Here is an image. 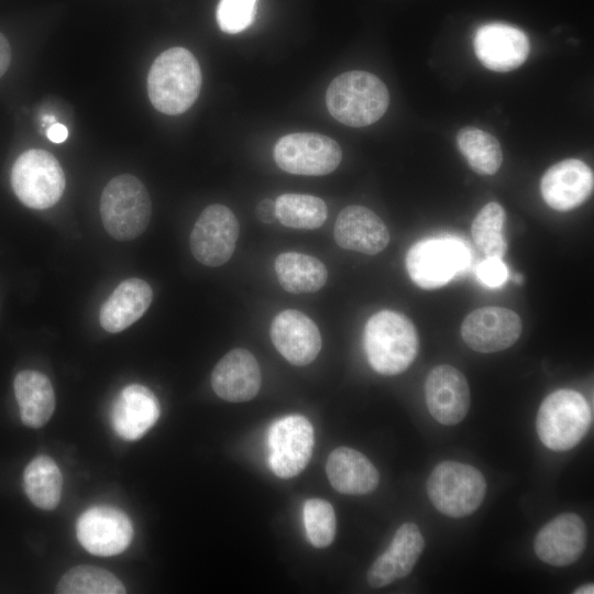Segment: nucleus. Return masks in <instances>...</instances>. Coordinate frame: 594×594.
<instances>
[{"label": "nucleus", "instance_id": "f8f14e48", "mask_svg": "<svg viewBox=\"0 0 594 594\" xmlns=\"http://www.w3.org/2000/svg\"><path fill=\"white\" fill-rule=\"evenodd\" d=\"M79 543L95 556L109 557L123 552L133 537L129 517L118 508L99 505L84 512L76 522Z\"/></svg>", "mask_w": 594, "mask_h": 594}, {"label": "nucleus", "instance_id": "c756f323", "mask_svg": "<svg viewBox=\"0 0 594 594\" xmlns=\"http://www.w3.org/2000/svg\"><path fill=\"white\" fill-rule=\"evenodd\" d=\"M506 213L495 201L485 205L475 216L471 233L476 248L485 257L503 258L507 242L503 233Z\"/></svg>", "mask_w": 594, "mask_h": 594}, {"label": "nucleus", "instance_id": "6ab92c4d", "mask_svg": "<svg viewBox=\"0 0 594 594\" xmlns=\"http://www.w3.org/2000/svg\"><path fill=\"white\" fill-rule=\"evenodd\" d=\"M333 235L345 250L374 255L389 242V232L383 220L363 206H348L337 217Z\"/></svg>", "mask_w": 594, "mask_h": 594}, {"label": "nucleus", "instance_id": "20e7f679", "mask_svg": "<svg viewBox=\"0 0 594 594\" xmlns=\"http://www.w3.org/2000/svg\"><path fill=\"white\" fill-rule=\"evenodd\" d=\"M152 202L143 183L133 175L113 177L100 198L101 221L106 231L118 241L141 235L148 226Z\"/></svg>", "mask_w": 594, "mask_h": 594}, {"label": "nucleus", "instance_id": "a878e982", "mask_svg": "<svg viewBox=\"0 0 594 594\" xmlns=\"http://www.w3.org/2000/svg\"><path fill=\"white\" fill-rule=\"evenodd\" d=\"M275 272L280 286L292 294L315 293L328 278L326 265L308 254L285 252L275 260Z\"/></svg>", "mask_w": 594, "mask_h": 594}, {"label": "nucleus", "instance_id": "1a4fd4ad", "mask_svg": "<svg viewBox=\"0 0 594 594\" xmlns=\"http://www.w3.org/2000/svg\"><path fill=\"white\" fill-rule=\"evenodd\" d=\"M274 160L287 173L322 176L339 166L342 151L338 142L327 135L298 132L286 134L276 142Z\"/></svg>", "mask_w": 594, "mask_h": 594}, {"label": "nucleus", "instance_id": "f704fd0d", "mask_svg": "<svg viewBox=\"0 0 594 594\" xmlns=\"http://www.w3.org/2000/svg\"><path fill=\"white\" fill-rule=\"evenodd\" d=\"M255 213L257 218L265 223H273L276 218L275 201L264 199L256 206Z\"/></svg>", "mask_w": 594, "mask_h": 594}, {"label": "nucleus", "instance_id": "473e14b6", "mask_svg": "<svg viewBox=\"0 0 594 594\" xmlns=\"http://www.w3.org/2000/svg\"><path fill=\"white\" fill-rule=\"evenodd\" d=\"M256 0H220L217 21L220 29L230 34L245 30L253 21Z\"/></svg>", "mask_w": 594, "mask_h": 594}, {"label": "nucleus", "instance_id": "ddd939ff", "mask_svg": "<svg viewBox=\"0 0 594 594\" xmlns=\"http://www.w3.org/2000/svg\"><path fill=\"white\" fill-rule=\"evenodd\" d=\"M522 323L515 311L497 306L470 312L461 324V337L472 350L493 353L512 346L520 337Z\"/></svg>", "mask_w": 594, "mask_h": 594}, {"label": "nucleus", "instance_id": "a211bd4d", "mask_svg": "<svg viewBox=\"0 0 594 594\" xmlns=\"http://www.w3.org/2000/svg\"><path fill=\"white\" fill-rule=\"evenodd\" d=\"M587 541V530L583 519L573 513H564L537 534L534 548L537 557L554 566H565L575 562L583 553Z\"/></svg>", "mask_w": 594, "mask_h": 594}, {"label": "nucleus", "instance_id": "412c9836", "mask_svg": "<svg viewBox=\"0 0 594 594\" xmlns=\"http://www.w3.org/2000/svg\"><path fill=\"white\" fill-rule=\"evenodd\" d=\"M154 393L141 384L125 386L114 399L110 418L116 433L129 441L142 438L160 417Z\"/></svg>", "mask_w": 594, "mask_h": 594}, {"label": "nucleus", "instance_id": "dca6fc26", "mask_svg": "<svg viewBox=\"0 0 594 594\" xmlns=\"http://www.w3.org/2000/svg\"><path fill=\"white\" fill-rule=\"evenodd\" d=\"M594 175L581 160L568 158L550 166L541 177L540 193L544 202L557 211H570L592 195Z\"/></svg>", "mask_w": 594, "mask_h": 594}, {"label": "nucleus", "instance_id": "9b49d317", "mask_svg": "<svg viewBox=\"0 0 594 594\" xmlns=\"http://www.w3.org/2000/svg\"><path fill=\"white\" fill-rule=\"evenodd\" d=\"M270 465L280 479L298 475L308 464L314 449V428L299 415L275 421L268 435Z\"/></svg>", "mask_w": 594, "mask_h": 594}, {"label": "nucleus", "instance_id": "cd10ccee", "mask_svg": "<svg viewBox=\"0 0 594 594\" xmlns=\"http://www.w3.org/2000/svg\"><path fill=\"white\" fill-rule=\"evenodd\" d=\"M458 148L471 168L480 175H494L503 162L499 142L486 131L466 127L457 135Z\"/></svg>", "mask_w": 594, "mask_h": 594}, {"label": "nucleus", "instance_id": "f03ea898", "mask_svg": "<svg viewBox=\"0 0 594 594\" xmlns=\"http://www.w3.org/2000/svg\"><path fill=\"white\" fill-rule=\"evenodd\" d=\"M364 350L375 372L397 375L406 371L417 356V329L407 316L394 310H381L365 324Z\"/></svg>", "mask_w": 594, "mask_h": 594}, {"label": "nucleus", "instance_id": "393cba45", "mask_svg": "<svg viewBox=\"0 0 594 594\" xmlns=\"http://www.w3.org/2000/svg\"><path fill=\"white\" fill-rule=\"evenodd\" d=\"M22 422L31 428L43 427L55 409V393L48 377L34 370L19 372L13 381Z\"/></svg>", "mask_w": 594, "mask_h": 594}, {"label": "nucleus", "instance_id": "c85d7f7f", "mask_svg": "<svg viewBox=\"0 0 594 594\" xmlns=\"http://www.w3.org/2000/svg\"><path fill=\"white\" fill-rule=\"evenodd\" d=\"M275 209L277 220L293 229H318L328 216L327 205L321 198L305 194L278 196Z\"/></svg>", "mask_w": 594, "mask_h": 594}, {"label": "nucleus", "instance_id": "b1692460", "mask_svg": "<svg viewBox=\"0 0 594 594\" xmlns=\"http://www.w3.org/2000/svg\"><path fill=\"white\" fill-rule=\"evenodd\" d=\"M326 473L331 486L348 495L369 494L380 482L374 464L364 454L348 447H339L329 454Z\"/></svg>", "mask_w": 594, "mask_h": 594}, {"label": "nucleus", "instance_id": "f257e3e1", "mask_svg": "<svg viewBox=\"0 0 594 594\" xmlns=\"http://www.w3.org/2000/svg\"><path fill=\"white\" fill-rule=\"evenodd\" d=\"M201 70L191 52L172 47L153 62L147 76L148 98L156 110L168 116L187 111L198 98Z\"/></svg>", "mask_w": 594, "mask_h": 594}, {"label": "nucleus", "instance_id": "58836bf2", "mask_svg": "<svg viewBox=\"0 0 594 594\" xmlns=\"http://www.w3.org/2000/svg\"><path fill=\"white\" fill-rule=\"evenodd\" d=\"M513 280H514L516 284L521 285V284L524 283V277H522L520 274H515Z\"/></svg>", "mask_w": 594, "mask_h": 594}, {"label": "nucleus", "instance_id": "bb28decb", "mask_svg": "<svg viewBox=\"0 0 594 594\" xmlns=\"http://www.w3.org/2000/svg\"><path fill=\"white\" fill-rule=\"evenodd\" d=\"M63 477L55 461L38 455L25 468L23 487L29 499L44 510L54 509L61 499Z\"/></svg>", "mask_w": 594, "mask_h": 594}, {"label": "nucleus", "instance_id": "39448f33", "mask_svg": "<svg viewBox=\"0 0 594 594\" xmlns=\"http://www.w3.org/2000/svg\"><path fill=\"white\" fill-rule=\"evenodd\" d=\"M592 424V410L582 394L562 388L549 394L541 403L536 429L541 442L550 450L566 451L585 437Z\"/></svg>", "mask_w": 594, "mask_h": 594}, {"label": "nucleus", "instance_id": "4468645a", "mask_svg": "<svg viewBox=\"0 0 594 594\" xmlns=\"http://www.w3.org/2000/svg\"><path fill=\"white\" fill-rule=\"evenodd\" d=\"M425 397L431 416L446 426L462 421L470 408L468 381L460 370L448 364L430 371L425 383Z\"/></svg>", "mask_w": 594, "mask_h": 594}, {"label": "nucleus", "instance_id": "9d476101", "mask_svg": "<svg viewBox=\"0 0 594 594\" xmlns=\"http://www.w3.org/2000/svg\"><path fill=\"white\" fill-rule=\"evenodd\" d=\"M239 232V221L231 209L219 204L210 205L194 224L189 238L190 251L199 263L220 266L231 258Z\"/></svg>", "mask_w": 594, "mask_h": 594}, {"label": "nucleus", "instance_id": "423d86ee", "mask_svg": "<svg viewBox=\"0 0 594 594\" xmlns=\"http://www.w3.org/2000/svg\"><path fill=\"white\" fill-rule=\"evenodd\" d=\"M485 492L484 475L476 468L455 461L439 463L427 481L431 504L453 518L474 513L482 504Z\"/></svg>", "mask_w": 594, "mask_h": 594}, {"label": "nucleus", "instance_id": "4be33fe9", "mask_svg": "<svg viewBox=\"0 0 594 594\" xmlns=\"http://www.w3.org/2000/svg\"><path fill=\"white\" fill-rule=\"evenodd\" d=\"M425 547L424 537L416 524L405 522L396 531L389 547L367 572L370 586L380 588L407 576L414 569Z\"/></svg>", "mask_w": 594, "mask_h": 594}, {"label": "nucleus", "instance_id": "2eb2a0df", "mask_svg": "<svg viewBox=\"0 0 594 594\" xmlns=\"http://www.w3.org/2000/svg\"><path fill=\"white\" fill-rule=\"evenodd\" d=\"M474 52L486 68L506 73L518 68L528 58L530 44L519 29L504 23H488L475 32Z\"/></svg>", "mask_w": 594, "mask_h": 594}, {"label": "nucleus", "instance_id": "4c0bfd02", "mask_svg": "<svg viewBox=\"0 0 594 594\" xmlns=\"http://www.w3.org/2000/svg\"><path fill=\"white\" fill-rule=\"evenodd\" d=\"M575 594H593L594 586L592 583L584 584L574 591Z\"/></svg>", "mask_w": 594, "mask_h": 594}, {"label": "nucleus", "instance_id": "f3484780", "mask_svg": "<svg viewBox=\"0 0 594 594\" xmlns=\"http://www.w3.org/2000/svg\"><path fill=\"white\" fill-rule=\"evenodd\" d=\"M271 339L276 350L293 365L305 366L321 350V336L316 323L304 312L286 309L271 324Z\"/></svg>", "mask_w": 594, "mask_h": 594}, {"label": "nucleus", "instance_id": "aec40b11", "mask_svg": "<svg viewBox=\"0 0 594 594\" xmlns=\"http://www.w3.org/2000/svg\"><path fill=\"white\" fill-rule=\"evenodd\" d=\"M262 382L255 356L245 349H233L215 366L211 386L222 399L231 403L248 402L256 396Z\"/></svg>", "mask_w": 594, "mask_h": 594}, {"label": "nucleus", "instance_id": "6e6552de", "mask_svg": "<svg viewBox=\"0 0 594 594\" xmlns=\"http://www.w3.org/2000/svg\"><path fill=\"white\" fill-rule=\"evenodd\" d=\"M11 186L23 205L43 210L61 199L65 189V175L53 154L31 148L15 160L11 169Z\"/></svg>", "mask_w": 594, "mask_h": 594}, {"label": "nucleus", "instance_id": "0eeeda50", "mask_svg": "<svg viewBox=\"0 0 594 594\" xmlns=\"http://www.w3.org/2000/svg\"><path fill=\"white\" fill-rule=\"evenodd\" d=\"M470 257V251L461 240L437 237L415 243L406 254L405 264L417 286L436 289L466 271Z\"/></svg>", "mask_w": 594, "mask_h": 594}, {"label": "nucleus", "instance_id": "72a5a7b5", "mask_svg": "<svg viewBox=\"0 0 594 594\" xmlns=\"http://www.w3.org/2000/svg\"><path fill=\"white\" fill-rule=\"evenodd\" d=\"M479 279L487 287L503 285L508 276L507 267L499 257H485L476 267Z\"/></svg>", "mask_w": 594, "mask_h": 594}, {"label": "nucleus", "instance_id": "e433bc0d", "mask_svg": "<svg viewBox=\"0 0 594 594\" xmlns=\"http://www.w3.org/2000/svg\"><path fill=\"white\" fill-rule=\"evenodd\" d=\"M68 136L67 128L62 123H53L47 130V138L54 143H62Z\"/></svg>", "mask_w": 594, "mask_h": 594}, {"label": "nucleus", "instance_id": "7c9ffc66", "mask_svg": "<svg viewBox=\"0 0 594 594\" xmlns=\"http://www.w3.org/2000/svg\"><path fill=\"white\" fill-rule=\"evenodd\" d=\"M61 594H122L125 587L111 572L81 564L72 568L59 580L56 588Z\"/></svg>", "mask_w": 594, "mask_h": 594}, {"label": "nucleus", "instance_id": "5701e85b", "mask_svg": "<svg viewBox=\"0 0 594 594\" xmlns=\"http://www.w3.org/2000/svg\"><path fill=\"white\" fill-rule=\"evenodd\" d=\"M152 299L153 290L145 280L136 277L124 279L101 305V327L111 333L123 331L145 314Z\"/></svg>", "mask_w": 594, "mask_h": 594}, {"label": "nucleus", "instance_id": "7ed1b4c3", "mask_svg": "<svg viewBox=\"0 0 594 594\" xmlns=\"http://www.w3.org/2000/svg\"><path fill=\"white\" fill-rule=\"evenodd\" d=\"M389 105L385 84L375 75L351 70L337 76L326 92L329 113L340 123L361 128L381 119Z\"/></svg>", "mask_w": 594, "mask_h": 594}, {"label": "nucleus", "instance_id": "2f4dec72", "mask_svg": "<svg viewBox=\"0 0 594 594\" xmlns=\"http://www.w3.org/2000/svg\"><path fill=\"white\" fill-rule=\"evenodd\" d=\"M304 525L310 543L326 548L334 539L336 514L332 505L321 498H309L304 504Z\"/></svg>", "mask_w": 594, "mask_h": 594}, {"label": "nucleus", "instance_id": "c9c22d12", "mask_svg": "<svg viewBox=\"0 0 594 594\" xmlns=\"http://www.w3.org/2000/svg\"><path fill=\"white\" fill-rule=\"evenodd\" d=\"M11 63V47L7 37L0 32V77L4 75Z\"/></svg>", "mask_w": 594, "mask_h": 594}]
</instances>
